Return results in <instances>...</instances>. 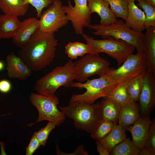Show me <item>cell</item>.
Listing matches in <instances>:
<instances>
[{
	"mask_svg": "<svg viewBox=\"0 0 155 155\" xmlns=\"http://www.w3.org/2000/svg\"><path fill=\"white\" fill-rule=\"evenodd\" d=\"M97 150L100 155H110V153L101 144L99 140H96Z\"/></svg>",
	"mask_w": 155,
	"mask_h": 155,
	"instance_id": "obj_38",
	"label": "cell"
},
{
	"mask_svg": "<svg viewBox=\"0 0 155 155\" xmlns=\"http://www.w3.org/2000/svg\"><path fill=\"white\" fill-rule=\"evenodd\" d=\"M56 126L57 125L56 123L49 121L45 127L34 133L33 134L39 141L41 145L43 146L45 145L50 133Z\"/></svg>",
	"mask_w": 155,
	"mask_h": 155,
	"instance_id": "obj_30",
	"label": "cell"
},
{
	"mask_svg": "<svg viewBox=\"0 0 155 155\" xmlns=\"http://www.w3.org/2000/svg\"><path fill=\"white\" fill-rule=\"evenodd\" d=\"M138 2L137 5L143 9L146 16L145 26L146 28L155 26V7L145 0H136Z\"/></svg>",
	"mask_w": 155,
	"mask_h": 155,
	"instance_id": "obj_28",
	"label": "cell"
},
{
	"mask_svg": "<svg viewBox=\"0 0 155 155\" xmlns=\"http://www.w3.org/2000/svg\"><path fill=\"white\" fill-rule=\"evenodd\" d=\"M147 70L143 52H137L129 55L124 62L117 69L110 68L105 74L114 80L122 82L143 75Z\"/></svg>",
	"mask_w": 155,
	"mask_h": 155,
	"instance_id": "obj_9",
	"label": "cell"
},
{
	"mask_svg": "<svg viewBox=\"0 0 155 155\" xmlns=\"http://www.w3.org/2000/svg\"><path fill=\"white\" fill-rule=\"evenodd\" d=\"M137 77L127 79L119 83L116 87L104 98L111 99L121 106L131 100L127 94V88L129 85Z\"/></svg>",
	"mask_w": 155,
	"mask_h": 155,
	"instance_id": "obj_24",
	"label": "cell"
},
{
	"mask_svg": "<svg viewBox=\"0 0 155 155\" xmlns=\"http://www.w3.org/2000/svg\"><path fill=\"white\" fill-rule=\"evenodd\" d=\"M74 62L71 60L63 66H58L50 72L38 80L34 86L38 93L52 96L59 87H70L75 80Z\"/></svg>",
	"mask_w": 155,
	"mask_h": 155,
	"instance_id": "obj_3",
	"label": "cell"
},
{
	"mask_svg": "<svg viewBox=\"0 0 155 155\" xmlns=\"http://www.w3.org/2000/svg\"><path fill=\"white\" fill-rule=\"evenodd\" d=\"M29 6L25 0H0V9L5 14L18 17L24 16Z\"/></svg>",
	"mask_w": 155,
	"mask_h": 155,
	"instance_id": "obj_21",
	"label": "cell"
},
{
	"mask_svg": "<svg viewBox=\"0 0 155 155\" xmlns=\"http://www.w3.org/2000/svg\"><path fill=\"white\" fill-rule=\"evenodd\" d=\"M151 5L155 7V0H145Z\"/></svg>",
	"mask_w": 155,
	"mask_h": 155,
	"instance_id": "obj_40",
	"label": "cell"
},
{
	"mask_svg": "<svg viewBox=\"0 0 155 155\" xmlns=\"http://www.w3.org/2000/svg\"><path fill=\"white\" fill-rule=\"evenodd\" d=\"M12 88L11 82L6 79L0 80V92L3 93H7L9 92Z\"/></svg>",
	"mask_w": 155,
	"mask_h": 155,
	"instance_id": "obj_37",
	"label": "cell"
},
{
	"mask_svg": "<svg viewBox=\"0 0 155 155\" xmlns=\"http://www.w3.org/2000/svg\"><path fill=\"white\" fill-rule=\"evenodd\" d=\"M54 0H25L26 3L30 4L34 7L36 11L37 16L40 18L43 9L48 7Z\"/></svg>",
	"mask_w": 155,
	"mask_h": 155,
	"instance_id": "obj_31",
	"label": "cell"
},
{
	"mask_svg": "<svg viewBox=\"0 0 155 155\" xmlns=\"http://www.w3.org/2000/svg\"><path fill=\"white\" fill-rule=\"evenodd\" d=\"M151 122L150 116H140L132 126L126 128L131 133L132 141L140 149L145 147Z\"/></svg>",
	"mask_w": 155,
	"mask_h": 155,
	"instance_id": "obj_15",
	"label": "cell"
},
{
	"mask_svg": "<svg viewBox=\"0 0 155 155\" xmlns=\"http://www.w3.org/2000/svg\"><path fill=\"white\" fill-rule=\"evenodd\" d=\"M82 35L91 48L92 54L100 53L106 54L116 60L118 67L121 66L129 55L133 53L135 49L125 41L113 37L97 40L85 34Z\"/></svg>",
	"mask_w": 155,
	"mask_h": 155,
	"instance_id": "obj_5",
	"label": "cell"
},
{
	"mask_svg": "<svg viewBox=\"0 0 155 155\" xmlns=\"http://www.w3.org/2000/svg\"><path fill=\"white\" fill-rule=\"evenodd\" d=\"M143 75L137 76L127 88V94L130 99L133 101H138L142 89Z\"/></svg>",
	"mask_w": 155,
	"mask_h": 155,
	"instance_id": "obj_29",
	"label": "cell"
},
{
	"mask_svg": "<svg viewBox=\"0 0 155 155\" xmlns=\"http://www.w3.org/2000/svg\"><path fill=\"white\" fill-rule=\"evenodd\" d=\"M110 63L99 54H88L74 62L75 79L83 83L91 76L105 74L110 67Z\"/></svg>",
	"mask_w": 155,
	"mask_h": 155,
	"instance_id": "obj_8",
	"label": "cell"
},
{
	"mask_svg": "<svg viewBox=\"0 0 155 155\" xmlns=\"http://www.w3.org/2000/svg\"><path fill=\"white\" fill-rule=\"evenodd\" d=\"M140 116L139 103L131 100L121 106L118 117L119 124L126 129L132 125Z\"/></svg>",
	"mask_w": 155,
	"mask_h": 155,
	"instance_id": "obj_19",
	"label": "cell"
},
{
	"mask_svg": "<svg viewBox=\"0 0 155 155\" xmlns=\"http://www.w3.org/2000/svg\"><path fill=\"white\" fill-rule=\"evenodd\" d=\"M126 131L117 124L107 135L99 141L110 154L114 147L126 138Z\"/></svg>",
	"mask_w": 155,
	"mask_h": 155,
	"instance_id": "obj_20",
	"label": "cell"
},
{
	"mask_svg": "<svg viewBox=\"0 0 155 155\" xmlns=\"http://www.w3.org/2000/svg\"><path fill=\"white\" fill-rule=\"evenodd\" d=\"M6 62L7 75L9 78L24 80L32 75V71L13 52L7 55Z\"/></svg>",
	"mask_w": 155,
	"mask_h": 155,
	"instance_id": "obj_14",
	"label": "cell"
},
{
	"mask_svg": "<svg viewBox=\"0 0 155 155\" xmlns=\"http://www.w3.org/2000/svg\"><path fill=\"white\" fill-rule=\"evenodd\" d=\"M146 29L142 39L143 53L147 70L155 73V26H151Z\"/></svg>",
	"mask_w": 155,
	"mask_h": 155,
	"instance_id": "obj_16",
	"label": "cell"
},
{
	"mask_svg": "<svg viewBox=\"0 0 155 155\" xmlns=\"http://www.w3.org/2000/svg\"><path fill=\"white\" fill-rule=\"evenodd\" d=\"M40 145L39 141L33 134L30 139L29 145L26 148V154L32 155Z\"/></svg>",
	"mask_w": 155,
	"mask_h": 155,
	"instance_id": "obj_34",
	"label": "cell"
},
{
	"mask_svg": "<svg viewBox=\"0 0 155 155\" xmlns=\"http://www.w3.org/2000/svg\"><path fill=\"white\" fill-rule=\"evenodd\" d=\"M18 17L5 14L0 16L2 38H12L16 34L21 22Z\"/></svg>",
	"mask_w": 155,
	"mask_h": 155,
	"instance_id": "obj_22",
	"label": "cell"
},
{
	"mask_svg": "<svg viewBox=\"0 0 155 155\" xmlns=\"http://www.w3.org/2000/svg\"><path fill=\"white\" fill-rule=\"evenodd\" d=\"M140 150L132 140L126 137L114 147L110 155H139Z\"/></svg>",
	"mask_w": 155,
	"mask_h": 155,
	"instance_id": "obj_25",
	"label": "cell"
},
{
	"mask_svg": "<svg viewBox=\"0 0 155 155\" xmlns=\"http://www.w3.org/2000/svg\"><path fill=\"white\" fill-rule=\"evenodd\" d=\"M29 100L38 112L36 122L48 121L55 122L59 126L64 121L66 116L57 107L59 101L56 95L46 96L32 93Z\"/></svg>",
	"mask_w": 155,
	"mask_h": 155,
	"instance_id": "obj_7",
	"label": "cell"
},
{
	"mask_svg": "<svg viewBox=\"0 0 155 155\" xmlns=\"http://www.w3.org/2000/svg\"><path fill=\"white\" fill-rule=\"evenodd\" d=\"M136 0H130L128 6V14L125 24L134 31L142 32L146 29L145 23L146 16L144 12L135 5Z\"/></svg>",
	"mask_w": 155,
	"mask_h": 155,
	"instance_id": "obj_18",
	"label": "cell"
},
{
	"mask_svg": "<svg viewBox=\"0 0 155 155\" xmlns=\"http://www.w3.org/2000/svg\"><path fill=\"white\" fill-rule=\"evenodd\" d=\"M145 147L155 154V119L154 118L151 120Z\"/></svg>",
	"mask_w": 155,
	"mask_h": 155,
	"instance_id": "obj_32",
	"label": "cell"
},
{
	"mask_svg": "<svg viewBox=\"0 0 155 155\" xmlns=\"http://www.w3.org/2000/svg\"><path fill=\"white\" fill-rule=\"evenodd\" d=\"M87 1L91 13H96L100 16V20L99 24L108 25L118 21L105 0H87Z\"/></svg>",
	"mask_w": 155,
	"mask_h": 155,
	"instance_id": "obj_17",
	"label": "cell"
},
{
	"mask_svg": "<svg viewBox=\"0 0 155 155\" xmlns=\"http://www.w3.org/2000/svg\"><path fill=\"white\" fill-rule=\"evenodd\" d=\"M95 31L92 34L104 39L113 37L123 40L134 47L137 52H143L142 39L144 34L136 32L127 27L122 20L108 25H91L88 27Z\"/></svg>",
	"mask_w": 155,
	"mask_h": 155,
	"instance_id": "obj_6",
	"label": "cell"
},
{
	"mask_svg": "<svg viewBox=\"0 0 155 155\" xmlns=\"http://www.w3.org/2000/svg\"><path fill=\"white\" fill-rule=\"evenodd\" d=\"M102 119L117 123L121 106L114 100L104 98L100 102Z\"/></svg>",
	"mask_w": 155,
	"mask_h": 155,
	"instance_id": "obj_23",
	"label": "cell"
},
{
	"mask_svg": "<svg viewBox=\"0 0 155 155\" xmlns=\"http://www.w3.org/2000/svg\"><path fill=\"white\" fill-rule=\"evenodd\" d=\"M155 154L144 147L140 149L139 155H155Z\"/></svg>",
	"mask_w": 155,
	"mask_h": 155,
	"instance_id": "obj_39",
	"label": "cell"
},
{
	"mask_svg": "<svg viewBox=\"0 0 155 155\" xmlns=\"http://www.w3.org/2000/svg\"><path fill=\"white\" fill-rule=\"evenodd\" d=\"M138 101L140 116H150L155 106V73L147 70L144 74Z\"/></svg>",
	"mask_w": 155,
	"mask_h": 155,
	"instance_id": "obj_12",
	"label": "cell"
},
{
	"mask_svg": "<svg viewBox=\"0 0 155 155\" xmlns=\"http://www.w3.org/2000/svg\"><path fill=\"white\" fill-rule=\"evenodd\" d=\"M57 154L59 155H89L88 152L84 150L83 146L81 145L78 147L75 150L73 153L66 154L61 152L59 149L58 146L57 147Z\"/></svg>",
	"mask_w": 155,
	"mask_h": 155,
	"instance_id": "obj_36",
	"label": "cell"
},
{
	"mask_svg": "<svg viewBox=\"0 0 155 155\" xmlns=\"http://www.w3.org/2000/svg\"><path fill=\"white\" fill-rule=\"evenodd\" d=\"M98 78L90 80L88 79L84 83L73 82L70 87L83 88L86 91L81 94H73L70 101H76L84 103L91 104L98 99L104 98L121 82L111 79L106 74L99 76Z\"/></svg>",
	"mask_w": 155,
	"mask_h": 155,
	"instance_id": "obj_4",
	"label": "cell"
},
{
	"mask_svg": "<svg viewBox=\"0 0 155 155\" xmlns=\"http://www.w3.org/2000/svg\"><path fill=\"white\" fill-rule=\"evenodd\" d=\"M5 65L4 62L1 61H0V71H2L4 69Z\"/></svg>",
	"mask_w": 155,
	"mask_h": 155,
	"instance_id": "obj_41",
	"label": "cell"
},
{
	"mask_svg": "<svg viewBox=\"0 0 155 155\" xmlns=\"http://www.w3.org/2000/svg\"><path fill=\"white\" fill-rule=\"evenodd\" d=\"M40 18L39 29L46 33H55L68 22L60 0H54Z\"/></svg>",
	"mask_w": 155,
	"mask_h": 155,
	"instance_id": "obj_10",
	"label": "cell"
},
{
	"mask_svg": "<svg viewBox=\"0 0 155 155\" xmlns=\"http://www.w3.org/2000/svg\"><path fill=\"white\" fill-rule=\"evenodd\" d=\"M116 124L102 119L94 131L90 134L91 137L94 139L99 140L107 135Z\"/></svg>",
	"mask_w": 155,
	"mask_h": 155,
	"instance_id": "obj_27",
	"label": "cell"
},
{
	"mask_svg": "<svg viewBox=\"0 0 155 155\" xmlns=\"http://www.w3.org/2000/svg\"><path fill=\"white\" fill-rule=\"evenodd\" d=\"M2 38V32L1 22L0 21V40Z\"/></svg>",
	"mask_w": 155,
	"mask_h": 155,
	"instance_id": "obj_42",
	"label": "cell"
},
{
	"mask_svg": "<svg viewBox=\"0 0 155 155\" xmlns=\"http://www.w3.org/2000/svg\"><path fill=\"white\" fill-rule=\"evenodd\" d=\"M39 20L30 18L21 22L17 32L12 38L13 42L21 48L29 42L34 33L39 29Z\"/></svg>",
	"mask_w": 155,
	"mask_h": 155,
	"instance_id": "obj_13",
	"label": "cell"
},
{
	"mask_svg": "<svg viewBox=\"0 0 155 155\" xmlns=\"http://www.w3.org/2000/svg\"><path fill=\"white\" fill-rule=\"evenodd\" d=\"M65 116L71 119L78 129L92 134L102 119L100 102L88 104L70 101L66 107L59 106Z\"/></svg>",
	"mask_w": 155,
	"mask_h": 155,
	"instance_id": "obj_2",
	"label": "cell"
},
{
	"mask_svg": "<svg viewBox=\"0 0 155 155\" xmlns=\"http://www.w3.org/2000/svg\"><path fill=\"white\" fill-rule=\"evenodd\" d=\"M65 52L71 59H75L78 57L74 42H69L65 47Z\"/></svg>",
	"mask_w": 155,
	"mask_h": 155,
	"instance_id": "obj_35",
	"label": "cell"
},
{
	"mask_svg": "<svg viewBox=\"0 0 155 155\" xmlns=\"http://www.w3.org/2000/svg\"><path fill=\"white\" fill-rule=\"evenodd\" d=\"M105 0L116 17L121 18L125 21L127 16L128 6L130 0Z\"/></svg>",
	"mask_w": 155,
	"mask_h": 155,
	"instance_id": "obj_26",
	"label": "cell"
},
{
	"mask_svg": "<svg viewBox=\"0 0 155 155\" xmlns=\"http://www.w3.org/2000/svg\"><path fill=\"white\" fill-rule=\"evenodd\" d=\"M58 43L54 33H45L39 29L20 48L18 56L32 71H41L54 59Z\"/></svg>",
	"mask_w": 155,
	"mask_h": 155,
	"instance_id": "obj_1",
	"label": "cell"
},
{
	"mask_svg": "<svg viewBox=\"0 0 155 155\" xmlns=\"http://www.w3.org/2000/svg\"><path fill=\"white\" fill-rule=\"evenodd\" d=\"M76 50L78 57H83L86 54H92V49L87 44L79 42H74Z\"/></svg>",
	"mask_w": 155,
	"mask_h": 155,
	"instance_id": "obj_33",
	"label": "cell"
},
{
	"mask_svg": "<svg viewBox=\"0 0 155 155\" xmlns=\"http://www.w3.org/2000/svg\"><path fill=\"white\" fill-rule=\"evenodd\" d=\"M73 6L70 0L67 5L63 6L68 21H70L76 34L82 35L84 29L90 25L91 15L87 0H74Z\"/></svg>",
	"mask_w": 155,
	"mask_h": 155,
	"instance_id": "obj_11",
	"label": "cell"
}]
</instances>
